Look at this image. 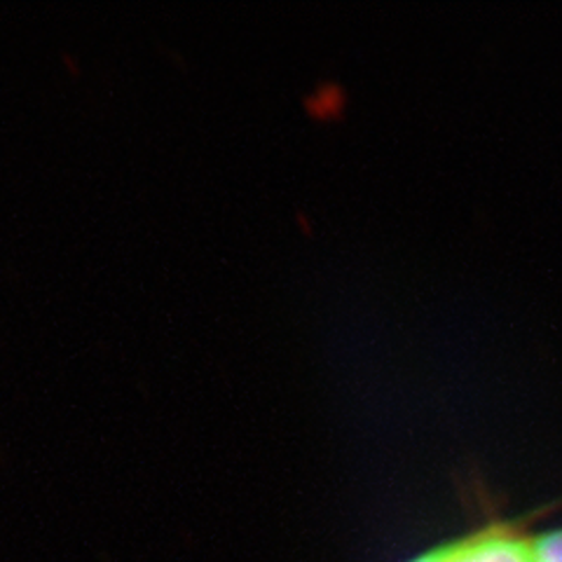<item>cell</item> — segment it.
Wrapping results in <instances>:
<instances>
[{"mask_svg": "<svg viewBox=\"0 0 562 562\" xmlns=\"http://www.w3.org/2000/svg\"><path fill=\"white\" fill-rule=\"evenodd\" d=\"M419 562H537V553L532 537H520L506 527H492L460 541L443 543L419 555Z\"/></svg>", "mask_w": 562, "mask_h": 562, "instance_id": "6da1fadb", "label": "cell"}, {"mask_svg": "<svg viewBox=\"0 0 562 562\" xmlns=\"http://www.w3.org/2000/svg\"><path fill=\"white\" fill-rule=\"evenodd\" d=\"M537 562H562V530L532 537Z\"/></svg>", "mask_w": 562, "mask_h": 562, "instance_id": "7a4b0ae2", "label": "cell"}, {"mask_svg": "<svg viewBox=\"0 0 562 562\" xmlns=\"http://www.w3.org/2000/svg\"><path fill=\"white\" fill-rule=\"evenodd\" d=\"M411 562H419V558H415V560H411Z\"/></svg>", "mask_w": 562, "mask_h": 562, "instance_id": "3957f363", "label": "cell"}]
</instances>
